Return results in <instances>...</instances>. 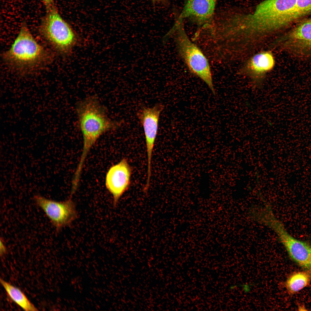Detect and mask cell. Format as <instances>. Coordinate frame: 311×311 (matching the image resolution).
<instances>
[{
	"label": "cell",
	"mask_w": 311,
	"mask_h": 311,
	"mask_svg": "<svg viewBox=\"0 0 311 311\" xmlns=\"http://www.w3.org/2000/svg\"><path fill=\"white\" fill-rule=\"evenodd\" d=\"M75 109L83 139L82 153L75 171L80 175L87 155L96 141L105 133L119 128L121 124L108 117L106 108L94 95L79 101Z\"/></svg>",
	"instance_id": "obj_1"
},
{
	"label": "cell",
	"mask_w": 311,
	"mask_h": 311,
	"mask_svg": "<svg viewBox=\"0 0 311 311\" xmlns=\"http://www.w3.org/2000/svg\"><path fill=\"white\" fill-rule=\"evenodd\" d=\"M297 0H265L254 12L239 14L237 20L246 33H263L283 29L294 23Z\"/></svg>",
	"instance_id": "obj_2"
},
{
	"label": "cell",
	"mask_w": 311,
	"mask_h": 311,
	"mask_svg": "<svg viewBox=\"0 0 311 311\" xmlns=\"http://www.w3.org/2000/svg\"><path fill=\"white\" fill-rule=\"evenodd\" d=\"M5 62L19 71L36 68L49 58L47 51L35 39L25 22L10 48L3 54Z\"/></svg>",
	"instance_id": "obj_3"
},
{
	"label": "cell",
	"mask_w": 311,
	"mask_h": 311,
	"mask_svg": "<svg viewBox=\"0 0 311 311\" xmlns=\"http://www.w3.org/2000/svg\"><path fill=\"white\" fill-rule=\"evenodd\" d=\"M183 20L175 16L174 24L167 34L170 37L175 35L179 53L189 71L205 82L215 94L208 60L200 49L189 39L185 29Z\"/></svg>",
	"instance_id": "obj_4"
},
{
	"label": "cell",
	"mask_w": 311,
	"mask_h": 311,
	"mask_svg": "<svg viewBox=\"0 0 311 311\" xmlns=\"http://www.w3.org/2000/svg\"><path fill=\"white\" fill-rule=\"evenodd\" d=\"M46 9L39 26L42 36L58 51L67 53L75 44L77 37L68 24L53 5Z\"/></svg>",
	"instance_id": "obj_5"
},
{
	"label": "cell",
	"mask_w": 311,
	"mask_h": 311,
	"mask_svg": "<svg viewBox=\"0 0 311 311\" xmlns=\"http://www.w3.org/2000/svg\"><path fill=\"white\" fill-rule=\"evenodd\" d=\"M266 225L276 234L291 259L304 270L311 274V244L290 234L275 215L268 218Z\"/></svg>",
	"instance_id": "obj_6"
},
{
	"label": "cell",
	"mask_w": 311,
	"mask_h": 311,
	"mask_svg": "<svg viewBox=\"0 0 311 311\" xmlns=\"http://www.w3.org/2000/svg\"><path fill=\"white\" fill-rule=\"evenodd\" d=\"M34 200L57 231L71 225L77 217L76 205L71 198L59 202L37 195Z\"/></svg>",
	"instance_id": "obj_7"
},
{
	"label": "cell",
	"mask_w": 311,
	"mask_h": 311,
	"mask_svg": "<svg viewBox=\"0 0 311 311\" xmlns=\"http://www.w3.org/2000/svg\"><path fill=\"white\" fill-rule=\"evenodd\" d=\"M281 40L283 47L293 56L311 57V18L297 22Z\"/></svg>",
	"instance_id": "obj_8"
},
{
	"label": "cell",
	"mask_w": 311,
	"mask_h": 311,
	"mask_svg": "<svg viewBox=\"0 0 311 311\" xmlns=\"http://www.w3.org/2000/svg\"><path fill=\"white\" fill-rule=\"evenodd\" d=\"M163 109L162 104H157L152 107H143L138 113V115L143 127L145 139L148 179H151L152 153L158 132L159 117Z\"/></svg>",
	"instance_id": "obj_9"
},
{
	"label": "cell",
	"mask_w": 311,
	"mask_h": 311,
	"mask_svg": "<svg viewBox=\"0 0 311 311\" xmlns=\"http://www.w3.org/2000/svg\"><path fill=\"white\" fill-rule=\"evenodd\" d=\"M131 174V167L125 158L111 166L107 172L105 186L113 196L114 205L117 204L121 197L128 189Z\"/></svg>",
	"instance_id": "obj_10"
},
{
	"label": "cell",
	"mask_w": 311,
	"mask_h": 311,
	"mask_svg": "<svg viewBox=\"0 0 311 311\" xmlns=\"http://www.w3.org/2000/svg\"><path fill=\"white\" fill-rule=\"evenodd\" d=\"M218 0H185L179 16L188 19L198 28L210 24L215 14Z\"/></svg>",
	"instance_id": "obj_11"
},
{
	"label": "cell",
	"mask_w": 311,
	"mask_h": 311,
	"mask_svg": "<svg viewBox=\"0 0 311 311\" xmlns=\"http://www.w3.org/2000/svg\"><path fill=\"white\" fill-rule=\"evenodd\" d=\"M274 63L272 53L269 51H264L253 56L249 62L248 67L254 73L260 75L272 69Z\"/></svg>",
	"instance_id": "obj_12"
},
{
	"label": "cell",
	"mask_w": 311,
	"mask_h": 311,
	"mask_svg": "<svg viewBox=\"0 0 311 311\" xmlns=\"http://www.w3.org/2000/svg\"><path fill=\"white\" fill-rule=\"evenodd\" d=\"M0 282L9 297L24 310L26 311L38 310L19 289L1 279Z\"/></svg>",
	"instance_id": "obj_13"
},
{
	"label": "cell",
	"mask_w": 311,
	"mask_h": 311,
	"mask_svg": "<svg viewBox=\"0 0 311 311\" xmlns=\"http://www.w3.org/2000/svg\"><path fill=\"white\" fill-rule=\"evenodd\" d=\"M311 281V274L304 270L294 272L289 276L285 284L288 292L295 294L307 287Z\"/></svg>",
	"instance_id": "obj_14"
},
{
	"label": "cell",
	"mask_w": 311,
	"mask_h": 311,
	"mask_svg": "<svg viewBox=\"0 0 311 311\" xmlns=\"http://www.w3.org/2000/svg\"><path fill=\"white\" fill-rule=\"evenodd\" d=\"M311 14V0H297L294 20L295 22Z\"/></svg>",
	"instance_id": "obj_15"
},
{
	"label": "cell",
	"mask_w": 311,
	"mask_h": 311,
	"mask_svg": "<svg viewBox=\"0 0 311 311\" xmlns=\"http://www.w3.org/2000/svg\"><path fill=\"white\" fill-rule=\"evenodd\" d=\"M46 9L51 7L54 4V0H41Z\"/></svg>",
	"instance_id": "obj_16"
},
{
	"label": "cell",
	"mask_w": 311,
	"mask_h": 311,
	"mask_svg": "<svg viewBox=\"0 0 311 311\" xmlns=\"http://www.w3.org/2000/svg\"><path fill=\"white\" fill-rule=\"evenodd\" d=\"M1 238L0 240V253L1 254H3L5 253L6 251V248L5 246L3 241V240Z\"/></svg>",
	"instance_id": "obj_17"
},
{
	"label": "cell",
	"mask_w": 311,
	"mask_h": 311,
	"mask_svg": "<svg viewBox=\"0 0 311 311\" xmlns=\"http://www.w3.org/2000/svg\"><path fill=\"white\" fill-rule=\"evenodd\" d=\"M154 4L157 3H160L164 5L168 3V0H150Z\"/></svg>",
	"instance_id": "obj_18"
}]
</instances>
